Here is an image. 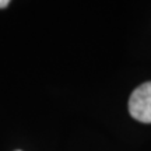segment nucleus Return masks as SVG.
Here are the masks:
<instances>
[{"mask_svg": "<svg viewBox=\"0 0 151 151\" xmlns=\"http://www.w3.org/2000/svg\"><path fill=\"white\" fill-rule=\"evenodd\" d=\"M9 4H10L9 0H1V1H0V9H6Z\"/></svg>", "mask_w": 151, "mask_h": 151, "instance_id": "nucleus-2", "label": "nucleus"}, {"mask_svg": "<svg viewBox=\"0 0 151 151\" xmlns=\"http://www.w3.org/2000/svg\"><path fill=\"white\" fill-rule=\"evenodd\" d=\"M130 115L143 123H151V81L143 83L132 92L129 99Z\"/></svg>", "mask_w": 151, "mask_h": 151, "instance_id": "nucleus-1", "label": "nucleus"}]
</instances>
